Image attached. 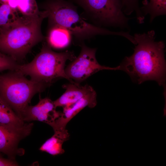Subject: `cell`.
<instances>
[{"label":"cell","mask_w":166,"mask_h":166,"mask_svg":"<svg viewBox=\"0 0 166 166\" xmlns=\"http://www.w3.org/2000/svg\"><path fill=\"white\" fill-rule=\"evenodd\" d=\"M136 42L134 52L126 57L119 65L120 70L126 73L132 80L138 84L149 80L164 85L166 80L165 45L156 42L153 30L147 33L135 34Z\"/></svg>","instance_id":"cell-1"},{"label":"cell","mask_w":166,"mask_h":166,"mask_svg":"<svg viewBox=\"0 0 166 166\" xmlns=\"http://www.w3.org/2000/svg\"><path fill=\"white\" fill-rule=\"evenodd\" d=\"M48 11L30 17L22 16L13 24L0 29V52L15 61L23 58L43 38L41 26Z\"/></svg>","instance_id":"cell-2"},{"label":"cell","mask_w":166,"mask_h":166,"mask_svg":"<svg viewBox=\"0 0 166 166\" xmlns=\"http://www.w3.org/2000/svg\"><path fill=\"white\" fill-rule=\"evenodd\" d=\"M50 47L44 45L40 52L30 62L18 64L15 71L29 76L30 79L42 84L46 88L61 78H65L72 83L78 84L69 79L65 72L66 61H73L76 57L74 53L69 51L57 53Z\"/></svg>","instance_id":"cell-3"},{"label":"cell","mask_w":166,"mask_h":166,"mask_svg":"<svg viewBox=\"0 0 166 166\" xmlns=\"http://www.w3.org/2000/svg\"><path fill=\"white\" fill-rule=\"evenodd\" d=\"M54 24L63 26L78 38H86L97 35H112L127 38V32H114L90 24L79 15L75 7L63 0H54L48 2L46 9Z\"/></svg>","instance_id":"cell-4"},{"label":"cell","mask_w":166,"mask_h":166,"mask_svg":"<svg viewBox=\"0 0 166 166\" xmlns=\"http://www.w3.org/2000/svg\"><path fill=\"white\" fill-rule=\"evenodd\" d=\"M46 88L42 84L28 79L15 70L0 75V96L22 119L33 97Z\"/></svg>","instance_id":"cell-5"},{"label":"cell","mask_w":166,"mask_h":166,"mask_svg":"<svg viewBox=\"0 0 166 166\" xmlns=\"http://www.w3.org/2000/svg\"><path fill=\"white\" fill-rule=\"evenodd\" d=\"M98 22L121 28H128L130 19L122 10L120 0H76Z\"/></svg>","instance_id":"cell-6"},{"label":"cell","mask_w":166,"mask_h":166,"mask_svg":"<svg viewBox=\"0 0 166 166\" xmlns=\"http://www.w3.org/2000/svg\"><path fill=\"white\" fill-rule=\"evenodd\" d=\"M96 49L82 45L79 55L65 68L67 76L74 82L79 84L99 71L120 70L119 65L113 68L100 65L96 57Z\"/></svg>","instance_id":"cell-7"},{"label":"cell","mask_w":166,"mask_h":166,"mask_svg":"<svg viewBox=\"0 0 166 166\" xmlns=\"http://www.w3.org/2000/svg\"><path fill=\"white\" fill-rule=\"evenodd\" d=\"M33 124L25 123L20 126H7L0 124V153L14 160L17 155H22L23 150L18 148L19 141L31 133Z\"/></svg>","instance_id":"cell-8"},{"label":"cell","mask_w":166,"mask_h":166,"mask_svg":"<svg viewBox=\"0 0 166 166\" xmlns=\"http://www.w3.org/2000/svg\"><path fill=\"white\" fill-rule=\"evenodd\" d=\"M53 101L48 97H39L38 103L34 106L28 105L23 113L24 121H38L49 125L60 116L61 112L56 110Z\"/></svg>","instance_id":"cell-9"},{"label":"cell","mask_w":166,"mask_h":166,"mask_svg":"<svg viewBox=\"0 0 166 166\" xmlns=\"http://www.w3.org/2000/svg\"><path fill=\"white\" fill-rule=\"evenodd\" d=\"M95 91L77 102L63 107V112L59 117L49 125L54 131L66 129L67 123L81 110L86 107L92 108L97 105Z\"/></svg>","instance_id":"cell-10"},{"label":"cell","mask_w":166,"mask_h":166,"mask_svg":"<svg viewBox=\"0 0 166 166\" xmlns=\"http://www.w3.org/2000/svg\"><path fill=\"white\" fill-rule=\"evenodd\" d=\"M62 87L65 89V92L57 99L53 101L56 108L63 107L74 103L95 91L88 84L82 86L79 84L70 83L64 84Z\"/></svg>","instance_id":"cell-11"},{"label":"cell","mask_w":166,"mask_h":166,"mask_svg":"<svg viewBox=\"0 0 166 166\" xmlns=\"http://www.w3.org/2000/svg\"><path fill=\"white\" fill-rule=\"evenodd\" d=\"M54 131V135L47 140L39 149L41 151L53 156L61 154L65 152L62 148V144L69 139L70 136L66 129Z\"/></svg>","instance_id":"cell-12"},{"label":"cell","mask_w":166,"mask_h":166,"mask_svg":"<svg viewBox=\"0 0 166 166\" xmlns=\"http://www.w3.org/2000/svg\"><path fill=\"white\" fill-rule=\"evenodd\" d=\"M72 34L65 27L54 24L48 34L47 39L48 45L56 49L65 48L70 43Z\"/></svg>","instance_id":"cell-13"},{"label":"cell","mask_w":166,"mask_h":166,"mask_svg":"<svg viewBox=\"0 0 166 166\" xmlns=\"http://www.w3.org/2000/svg\"><path fill=\"white\" fill-rule=\"evenodd\" d=\"M25 124L24 121L0 96V124L7 126H20Z\"/></svg>","instance_id":"cell-14"},{"label":"cell","mask_w":166,"mask_h":166,"mask_svg":"<svg viewBox=\"0 0 166 166\" xmlns=\"http://www.w3.org/2000/svg\"><path fill=\"white\" fill-rule=\"evenodd\" d=\"M143 4L141 11L144 16L147 14L150 15V22L156 17L166 14V0H145Z\"/></svg>","instance_id":"cell-15"},{"label":"cell","mask_w":166,"mask_h":166,"mask_svg":"<svg viewBox=\"0 0 166 166\" xmlns=\"http://www.w3.org/2000/svg\"><path fill=\"white\" fill-rule=\"evenodd\" d=\"M17 10L6 4L0 6V29L13 24L19 18Z\"/></svg>","instance_id":"cell-16"},{"label":"cell","mask_w":166,"mask_h":166,"mask_svg":"<svg viewBox=\"0 0 166 166\" xmlns=\"http://www.w3.org/2000/svg\"><path fill=\"white\" fill-rule=\"evenodd\" d=\"M122 10L125 15H129L133 12L136 14L137 20L140 23L144 22V16L143 15L138 5V0H120Z\"/></svg>","instance_id":"cell-17"},{"label":"cell","mask_w":166,"mask_h":166,"mask_svg":"<svg viewBox=\"0 0 166 166\" xmlns=\"http://www.w3.org/2000/svg\"><path fill=\"white\" fill-rule=\"evenodd\" d=\"M17 10L27 17L34 16L39 12L36 0H18Z\"/></svg>","instance_id":"cell-18"},{"label":"cell","mask_w":166,"mask_h":166,"mask_svg":"<svg viewBox=\"0 0 166 166\" xmlns=\"http://www.w3.org/2000/svg\"><path fill=\"white\" fill-rule=\"evenodd\" d=\"M18 65L11 57L0 52V72L6 70H15Z\"/></svg>","instance_id":"cell-19"},{"label":"cell","mask_w":166,"mask_h":166,"mask_svg":"<svg viewBox=\"0 0 166 166\" xmlns=\"http://www.w3.org/2000/svg\"><path fill=\"white\" fill-rule=\"evenodd\" d=\"M18 164L14 160L4 158L0 153V166H16Z\"/></svg>","instance_id":"cell-20"},{"label":"cell","mask_w":166,"mask_h":166,"mask_svg":"<svg viewBox=\"0 0 166 166\" xmlns=\"http://www.w3.org/2000/svg\"><path fill=\"white\" fill-rule=\"evenodd\" d=\"M0 3L7 4L12 8L17 10L18 0H0Z\"/></svg>","instance_id":"cell-21"}]
</instances>
